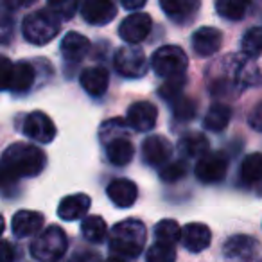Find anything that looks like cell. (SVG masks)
Listing matches in <instances>:
<instances>
[{
    "mask_svg": "<svg viewBox=\"0 0 262 262\" xmlns=\"http://www.w3.org/2000/svg\"><path fill=\"white\" fill-rule=\"evenodd\" d=\"M45 167V153L27 142L11 144L0 162V187H9L18 178L38 176Z\"/></svg>",
    "mask_w": 262,
    "mask_h": 262,
    "instance_id": "6da1fadb",
    "label": "cell"
},
{
    "mask_svg": "<svg viewBox=\"0 0 262 262\" xmlns=\"http://www.w3.org/2000/svg\"><path fill=\"white\" fill-rule=\"evenodd\" d=\"M146 244V226L139 219H124L117 223L110 235V250L119 257L137 258Z\"/></svg>",
    "mask_w": 262,
    "mask_h": 262,
    "instance_id": "7a4b0ae2",
    "label": "cell"
},
{
    "mask_svg": "<svg viewBox=\"0 0 262 262\" xmlns=\"http://www.w3.org/2000/svg\"><path fill=\"white\" fill-rule=\"evenodd\" d=\"M69 248V239L63 228L52 225L40 232L31 243V255L38 262H58Z\"/></svg>",
    "mask_w": 262,
    "mask_h": 262,
    "instance_id": "3957f363",
    "label": "cell"
},
{
    "mask_svg": "<svg viewBox=\"0 0 262 262\" xmlns=\"http://www.w3.org/2000/svg\"><path fill=\"white\" fill-rule=\"evenodd\" d=\"M61 20L51 11V9H40L34 11L24 20V36L27 41L34 45H47L59 33Z\"/></svg>",
    "mask_w": 262,
    "mask_h": 262,
    "instance_id": "277c9868",
    "label": "cell"
},
{
    "mask_svg": "<svg viewBox=\"0 0 262 262\" xmlns=\"http://www.w3.org/2000/svg\"><path fill=\"white\" fill-rule=\"evenodd\" d=\"M151 67L157 72V76L164 77V79L185 76L189 58H187L185 51L178 45H164L155 51L153 58H151Z\"/></svg>",
    "mask_w": 262,
    "mask_h": 262,
    "instance_id": "5b68a950",
    "label": "cell"
},
{
    "mask_svg": "<svg viewBox=\"0 0 262 262\" xmlns=\"http://www.w3.org/2000/svg\"><path fill=\"white\" fill-rule=\"evenodd\" d=\"M113 65H115L117 72L124 77H137L146 76L147 72V59L146 54L140 47L137 45H126V47L119 49L113 58Z\"/></svg>",
    "mask_w": 262,
    "mask_h": 262,
    "instance_id": "8992f818",
    "label": "cell"
},
{
    "mask_svg": "<svg viewBox=\"0 0 262 262\" xmlns=\"http://www.w3.org/2000/svg\"><path fill=\"white\" fill-rule=\"evenodd\" d=\"M151 27H153V22L147 13H133L126 20H122L119 34L124 41H127V45H139L149 36Z\"/></svg>",
    "mask_w": 262,
    "mask_h": 262,
    "instance_id": "52a82bcc",
    "label": "cell"
},
{
    "mask_svg": "<svg viewBox=\"0 0 262 262\" xmlns=\"http://www.w3.org/2000/svg\"><path fill=\"white\" fill-rule=\"evenodd\" d=\"M24 133L34 142L49 144L56 137V126L47 113L33 112L24 120Z\"/></svg>",
    "mask_w": 262,
    "mask_h": 262,
    "instance_id": "ba28073f",
    "label": "cell"
},
{
    "mask_svg": "<svg viewBox=\"0 0 262 262\" xmlns=\"http://www.w3.org/2000/svg\"><path fill=\"white\" fill-rule=\"evenodd\" d=\"M228 158L223 153H207L196 164V178L203 183H217L225 180Z\"/></svg>",
    "mask_w": 262,
    "mask_h": 262,
    "instance_id": "9c48e42d",
    "label": "cell"
},
{
    "mask_svg": "<svg viewBox=\"0 0 262 262\" xmlns=\"http://www.w3.org/2000/svg\"><path fill=\"white\" fill-rule=\"evenodd\" d=\"M126 120L135 131H149L155 127L158 120V110L153 102L139 101L127 108Z\"/></svg>",
    "mask_w": 262,
    "mask_h": 262,
    "instance_id": "30bf717a",
    "label": "cell"
},
{
    "mask_svg": "<svg viewBox=\"0 0 262 262\" xmlns=\"http://www.w3.org/2000/svg\"><path fill=\"white\" fill-rule=\"evenodd\" d=\"M81 13L84 22L92 26H106L115 18L117 8L113 0H84Z\"/></svg>",
    "mask_w": 262,
    "mask_h": 262,
    "instance_id": "8fae6325",
    "label": "cell"
},
{
    "mask_svg": "<svg viewBox=\"0 0 262 262\" xmlns=\"http://www.w3.org/2000/svg\"><path fill=\"white\" fill-rule=\"evenodd\" d=\"M110 201L119 208H129L135 205L137 198H139V189L131 180L126 178H117L110 182L108 189H106Z\"/></svg>",
    "mask_w": 262,
    "mask_h": 262,
    "instance_id": "7c38bea8",
    "label": "cell"
},
{
    "mask_svg": "<svg viewBox=\"0 0 262 262\" xmlns=\"http://www.w3.org/2000/svg\"><path fill=\"white\" fill-rule=\"evenodd\" d=\"M221 43H223V34L215 27H200L192 34V49L201 58L214 56L221 49Z\"/></svg>",
    "mask_w": 262,
    "mask_h": 262,
    "instance_id": "4fadbf2b",
    "label": "cell"
},
{
    "mask_svg": "<svg viewBox=\"0 0 262 262\" xmlns=\"http://www.w3.org/2000/svg\"><path fill=\"white\" fill-rule=\"evenodd\" d=\"M212 232L203 223H189L182 228V244L192 253L207 250L210 246Z\"/></svg>",
    "mask_w": 262,
    "mask_h": 262,
    "instance_id": "5bb4252c",
    "label": "cell"
},
{
    "mask_svg": "<svg viewBox=\"0 0 262 262\" xmlns=\"http://www.w3.org/2000/svg\"><path fill=\"white\" fill-rule=\"evenodd\" d=\"M43 215L34 210H18L13 215L11 230L18 239L31 235H38L43 228Z\"/></svg>",
    "mask_w": 262,
    "mask_h": 262,
    "instance_id": "9a60e30c",
    "label": "cell"
},
{
    "mask_svg": "<svg viewBox=\"0 0 262 262\" xmlns=\"http://www.w3.org/2000/svg\"><path fill=\"white\" fill-rule=\"evenodd\" d=\"M142 155L144 160L149 165L157 167V165H164L165 162L171 158L172 155V147L167 142V139L162 135H153L149 139L144 140L142 144Z\"/></svg>",
    "mask_w": 262,
    "mask_h": 262,
    "instance_id": "2e32d148",
    "label": "cell"
},
{
    "mask_svg": "<svg viewBox=\"0 0 262 262\" xmlns=\"http://www.w3.org/2000/svg\"><path fill=\"white\" fill-rule=\"evenodd\" d=\"M81 86L84 88L88 95L92 97H101L104 95V92L108 90L110 83V74L102 67H90V69H84L81 72Z\"/></svg>",
    "mask_w": 262,
    "mask_h": 262,
    "instance_id": "e0dca14e",
    "label": "cell"
},
{
    "mask_svg": "<svg viewBox=\"0 0 262 262\" xmlns=\"http://www.w3.org/2000/svg\"><path fill=\"white\" fill-rule=\"evenodd\" d=\"M90 198L86 194H72L67 196L59 201L58 205V215L63 221H76L86 215L88 208H90Z\"/></svg>",
    "mask_w": 262,
    "mask_h": 262,
    "instance_id": "ac0fdd59",
    "label": "cell"
},
{
    "mask_svg": "<svg viewBox=\"0 0 262 262\" xmlns=\"http://www.w3.org/2000/svg\"><path fill=\"white\" fill-rule=\"evenodd\" d=\"M201 0H160V8L174 22H189L200 9Z\"/></svg>",
    "mask_w": 262,
    "mask_h": 262,
    "instance_id": "d6986e66",
    "label": "cell"
},
{
    "mask_svg": "<svg viewBox=\"0 0 262 262\" xmlns=\"http://www.w3.org/2000/svg\"><path fill=\"white\" fill-rule=\"evenodd\" d=\"M61 54L65 59H70V61H79L90 51V41H88L86 36L79 33H69L65 38L61 40Z\"/></svg>",
    "mask_w": 262,
    "mask_h": 262,
    "instance_id": "ffe728a7",
    "label": "cell"
},
{
    "mask_svg": "<svg viewBox=\"0 0 262 262\" xmlns=\"http://www.w3.org/2000/svg\"><path fill=\"white\" fill-rule=\"evenodd\" d=\"M223 250L228 258H250L257 251V241L250 235H233L226 241Z\"/></svg>",
    "mask_w": 262,
    "mask_h": 262,
    "instance_id": "44dd1931",
    "label": "cell"
},
{
    "mask_svg": "<svg viewBox=\"0 0 262 262\" xmlns=\"http://www.w3.org/2000/svg\"><path fill=\"white\" fill-rule=\"evenodd\" d=\"M34 83V69L31 63L27 61H18L13 65V74H11V83H9V90H13L15 94H24V92L31 90Z\"/></svg>",
    "mask_w": 262,
    "mask_h": 262,
    "instance_id": "7402d4cb",
    "label": "cell"
},
{
    "mask_svg": "<svg viewBox=\"0 0 262 262\" xmlns=\"http://www.w3.org/2000/svg\"><path fill=\"white\" fill-rule=\"evenodd\" d=\"M133 144L129 142L124 137L112 140V142L106 144V155H108V160L113 165H126L133 158Z\"/></svg>",
    "mask_w": 262,
    "mask_h": 262,
    "instance_id": "603a6c76",
    "label": "cell"
},
{
    "mask_svg": "<svg viewBox=\"0 0 262 262\" xmlns=\"http://www.w3.org/2000/svg\"><path fill=\"white\" fill-rule=\"evenodd\" d=\"M250 8V0H215V11L225 20H243Z\"/></svg>",
    "mask_w": 262,
    "mask_h": 262,
    "instance_id": "cb8c5ba5",
    "label": "cell"
},
{
    "mask_svg": "<svg viewBox=\"0 0 262 262\" xmlns=\"http://www.w3.org/2000/svg\"><path fill=\"white\" fill-rule=\"evenodd\" d=\"M81 232H83L84 239L88 243L99 244L106 239L108 235V226H106V221L99 215H88V217L83 219L81 223Z\"/></svg>",
    "mask_w": 262,
    "mask_h": 262,
    "instance_id": "d4e9b609",
    "label": "cell"
},
{
    "mask_svg": "<svg viewBox=\"0 0 262 262\" xmlns=\"http://www.w3.org/2000/svg\"><path fill=\"white\" fill-rule=\"evenodd\" d=\"M180 151L189 158H201L208 153V140L201 133H189L180 140Z\"/></svg>",
    "mask_w": 262,
    "mask_h": 262,
    "instance_id": "484cf974",
    "label": "cell"
},
{
    "mask_svg": "<svg viewBox=\"0 0 262 262\" xmlns=\"http://www.w3.org/2000/svg\"><path fill=\"white\" fill-rule=\"evenodd\" d=\"M232 119V110L226 104H214L203 119V126L210 131H223Z\"/></svg>",
    "mask_w": 262,
    "mask_h": 262,
    "instance_id": "4316f807",
    "label": "cell"
},
{
    "mask_svg": "<svg viewBox=\"0 0 262 262\" xmlns=\"http://www.w3.org/2000/svg\"><path fill=\"white\" fill-rule=\"evenodd\" d=\"M241 180L246 185H253L262 180V155L251 153L241 164Z\"/></svg>",
    "mask_w": 262,
    "mask_h": 262,
    "instance_id": "83f0119b",
    "label": "cell"
},
{
    "mask_svg": "<svg viewBox=\"0 0 262 262\" xmlns=\"http://www.w3.org/2000/svg\"><path fill=\"white\" fill-rule=\"evenodd\" d=\"M155 235H157L158 243L165 244H174L182 241V228L174 219H162L157 226H155Z\"/></svg>",
    "mask_w": 262,
    "mask_h": 262,
    "instance_id": "f1b7e54d",
    "label": "cell"
},
{
    "mask_svg": "<svg viewBox=\"0 0 262 262\" xmlns=\"http://www.w3.org/2000/svg\"><path fill=\"white\" fill-rule=\"evenodd\" d=\"M243 52L248 58H257L262 54V27H251L243 36Z\"/></svg>",
    "mask_w": 262,
    "mask_h": 262,
    "instance_id": "f546056e",
    "label": "cell"
},
{
    "mask_svg": "<svg viewBox=\"0 0 262 262\" xmlns=\"http://www.w3.org/2000/svg\"><path fill=\"white\" fill-rule=\"evenodd\" d=\"M174 260H176L174 244L155 243L146 253V262H174Z\"/></svg>",
    "mask_w": 262,
    "mask_h": 262,
    "instance_id": "4dcf8cb0",
    "label": "cell"
},
{
    "mask_svg": "<svg viewBox=\"0 0 262 262\" xmlns=\"http://www.w3.org/2000/svg\"><path fill=\"white\" fill-rule=\"evenodd\" d=\"M47 4L59 20H70L77 11L79 0H47Z\"/></svg>",
    "mask_w": 262,
    "mask_h": 262,
    "instance_id": "1f68e13d",
    "label": "cell"
},
{
    "mask_svg": "<svg viewBox=\"0 0 262 262\" xmlns=\"http://www.w3.org/2000/svg\"><path fill=\"white\" fill-rule=\"evenodd\" d=\"M172 113L178 120H190L196 117V102L189 97L180 95L172 101Z\"/></svg>",
    "mask_w": 262,
    "mask_h": 262,
    "instance_id": "d6a6232c",
    "label": "cell"
},
{
    "mask_svg": "<svg viewBox=\"0 0 262 262\" xmlns=\"http://www.w3.org/2000/svg\"><path fill=\"white\" fill-rule=\"evenodd\" d=\"M187 83L185 76H178V77H169L165 79V83L162 84L160 88V95L165 99V101H174L182 95V90Z\"/></svg>",
    "mask_w": 262,
    "mask_h": 262,
    "instance_id": "836d02e7",
    "label": "cell"
},
{
    "mask_svg": "<svg viewBox=\"0 0 262 262\" xmlns=\"http://www.w3.org/2000/svg\"><path fill=\"white\" fill-rule=\"evenodd\" d=\"M187 174V165L183 162H171V164H165L160 171V178L164 182H178L183 176Z\"/></svg>",
    "mask_w": 262,
    "mask_h": 262,
    "instance_id": "e575fe53",
    "label": "cell"
},
{
    "mask_svg": "<svg viewBox=\"0 0 262 262\" xmlns=\"http://www.w3.org/2000/svg\"><path fill=\"white\" fill-rule=\"evenodd\" d=\"M124 129H126V127H124V122L120 119L106 120V122L101 126V139H102V142L108 144V142H112V140L119 139V135H117V133H122Z\"/></svg>",
    "mask_w": 262,
    "mask_h": 262,
    "instance_id": "d590c367",
    "label": "cell"
},
{
    "mask_svg": "<svg viewBox=\"0 0 262 262\" xmlns=\"http://www.w3.org/2000/svg\"><path fill=\"white\" fill-rule=\"evenodd\" d=\"M13 65H15V63H11L8 58H4V56H0V90H9Z\"/></svg>",
    "mask_w": 262,
    "mask_h": 262,
    "instance_id": "8d00e7d4",
    "label": "cell"
},
{
    "mask_svg": "<svg viewBox=\"0 0 262 262\" xmlns=\"http://www.w3.org/2000/svg\"><path fill=\"white\" fill-rule=\"evenodd\" d=\"M70 262H102V260L99 253H95L92 250H84V251H77Z\"/></svg>",
    "mask_w": 262,
    "mask_h": 262,
    "instance_id": "74e56055",
    "label": "cell"
},
{
    "mask_svg": "<svg viewBox=\"0 0 262 262\" xmlns=\"http://www.w3.org/2000/svg\"><path fill=\"white\" fill-rule=\"evenodd\" d=\"M15 260V248L8 241L0 239V262H13Z\"/></svg>",
    "mask_w": 262,
    "mask_h": 262,
    "instance_id": "f35d334b",
    "label": "cell"
},
{
    "mask_svg": "<svg viewBox=\"0 0 262 262\" xmlns=\"http://www.w3.org/2000/svg\"><path fill=\"white\" fill-rule=\"evenodd\" d=\"M250 126L255 131H262V102L253 108V112L250 113Z\"/></svg>",
    "mask_w": 262,
    "mask_h": 262,
    "instance_id": "ab89813d",
    "label": "cell"
},
{
    "mask_svg": "<svg viewBox=\"0 0 262 262\" xmlns=\"http://www.w3.org/2000/svg\"><path fill=\"white\" fill-rule=\"evenodd\" d=\"M122 2V6L126 9H129V11H139V9H142L144 6H146L147 0H120Z\"/></svg>",
    "mask_w": 262,
    "mask_h": 262,
    "instance_id": "60d3db41",
    "label": "cell"
},
{
    "mask_svg": "<svg viewBox=\"0 0 262 262\" xmlns=\"http://www.w3.org/2000/svg\"><path fill=\"white\" fill-rule=\"evenodd\" d=\"M6 6L11 9H18V8H26V6H31L33 2H36V0H4Z\"/></svg>",
    "mask_w": 262,
    "mask_h": 262,
    "instance_id": "b9f144b4",
    "label": "cell"
},
{
    "mask_svg": "<svg viewBox=\"0 0 262 262\" xmlns=\"http://www.w3.org/2000/svg\"><path fill=\"white\" fill-rule=\"evenodd\" d=\"M4 217H2V214H0V235H2V232H4Z\"/></svg>",
    "mask_w": 262,
    "mask_h": 262,
    "instance_id": "7bdbcfd3",
    "label": "cell"
},
{
    "mask_svg": "<svg viewBox=\"0 0 262 262\" xmlns=\"http://www.w3.org/2000/svg\"><path fill=\"white\" fill-rule=\"evenodd\" d=\"M106 262H126V260H122L120 257H112V258H108Z\"/></svg>",
    "mask_w": 262,
    "mask_h": 262,
    "instance_id": "ee69618b",
    "label": "cell"
}]
</instances>
